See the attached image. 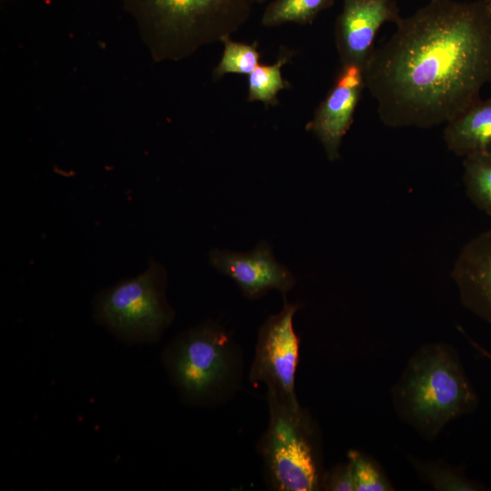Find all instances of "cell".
<instances>
[{"instance_id": "16", "label": "cell", "mask_w": 491, "mask_h": 491, "mask_svg": "<svg viewBox=\"0 0 491 491\" xmlns=\"http://www.w3.org/2000/svg\"><path fill=\"white\" fill-rule=\"evenodd\" d=\"M224 51L218 65L213 71V78L217 80L226 74L249 75L260 64L257 43L245 44L235 42L231 37L225 38Z\"/></svg>"}, {"instance_id": "6", "label": "cell", "mask_w": 491, "mask_h": 491, "mask_svg": "<svg viewBox=\"0 0 491 491\" xmlns=\"http://www.w3.org/2000/svg\"><path fill=\"white\" fill-rule=\"evenodd\" d=\"M402 394L408 415L423 428L434 432L476 403L460 365L438 346L411 365Z\"/></svg>"}, {"instance_id": "17", "label": "cell", "mask_w": 491, "mask_h": 491, "mask_svg": "<svg viewBox=\"0 0 491 491\" xmlns=\"http://www.w3.org/2000/svg\"><path fill=\"white\" fill-rule=\"evenodd\" d=\"M348 457L353 466L355 490L383 491L390 489L376 467L358 452L350 451Z\"/></svg>"}, {"instance_id": "7", "label": "cell", "mask_w": 491, "mask_h": 491, "mask_svg": "<svg viewBox=\"0 0 491 491\" xmlns=\"http://www.w3.org/2000/svg\"><path fill=\"white\" fill-rule=\"evenodd\" d=\"M284 296L283 308L268 316L261 325L249 371V379L263 383L267 393L296 403L295 380L298 362L299 339L294 330L293 318L299 308Z\"/></svg>"}, {"instance_id": "21", "label": "cell", "mask_w": 491, "mask_h": 491, "mask_svg": "<svg viewBox=\"0 0 491 491\" xmlns=\"http://www.w3.org/2000/svg\"><path fill=\"white\" fill-rule=\"evenodd\" d=\"M491 3V0H488Z\"/></svg>"}, {"instance_id": "19", "label": "cell", "mask_w": 491, "mask_h": 491, "mask_svg": "<svg viewBox=\"0 0 491 491\" xmlns=\"http://www.w3.org/2000/svg\"><path fill=\"white\" fill-rule=\"evenodd\" d=\"M472 346H474L483 356H485L486 358H488L491 361V353L480 346L479 345L476 344L475 342L471 341Z\"/></svg>"}, {"instance_id": "15", "label": "cell", "mask_w": 491, "mask_h": 491, "mask_svg": "<svg viewBox=\"0 0 491 491\" xmlns=\"http://www.w3.org/2000/svg\"><path fill=\"white\" fill-rule=\"evenodd\" d=\"M336 0H274L265 9L261 23L264 26H276L286 23L312 24L323 10Z\"/></svg>"}, {"instance_id": "5", "label": "cell", "mask_w": 491, "mask_h": 491, "mask_svg": "<svg viewBox=\"0 0 491 491\" xmlns=\"http://www.w3.org/2000/svg\"><path fill=\"white\" fill-rule=\"evenodd\" d=\"M269 421L258 442L266 482L277 491H312L319 474L312 427L298 402L266 394Z\"/></svg>"}, {"instance_id": "13", "label": "cell", "mask_w": 491, "mask_h": 491, "mask_svg": "<svg viewBox=\"0 0 491 491\" xmlns=\"http://www.w3.org/2000/svg\"><path fill=\"white\" fill-rule=\"evenodd\" d=\"M293 52L285 47L280 48L276 62L273 65L259 64L248 75L247 100L260 101L266 105L278 104L277 94L290 88V83L282 76V67L290 61Z\"/></svg>"}, {"instance_id": "8", "label": "cell", "mask_w": 491, "mask_h": 491, "mask_svg": "<svg viewBox=\"0 0 491 491\" xmlns=\"http://www.w3.org/2000/svg\"><path fill=\"white\" fill-rule=\"evenodd\" d=\"M208 259L215 270L231 277L248 299H258L270 290L286 296L296 284L291 270L277 261L265 240L248 252L212 249Z\"/></svg>"}, {"instance_id": "4", "label": "cell", "mask_w": 491, "mask_h": 491, "mask_svg": "<svg viewBox=\"0 0 491 491\" xmlns=\"http://www.w3.org/2000/svg\"><path fill=\"white\" fill-rule=\"evenodd\" d=\"M166 286L165 267L150 260L143 273L95 296L94 318L126 345L157 343L175 316L166 299Z\"/></svg>"}, {"instance_id": "3", "label": "cell", "mask_w": 491, "mask_h": 491, "mask_svg": "<svg viewBox=\"0 0 491 491\" xmlns=\"http://www.w3.org/2000/svg\"><path fill=\"white\" fill-rule=\"evenodd\" d=\"M163 367L185 405L214 407L239 390L242 350L218 323L205 320L175 336L163 349Z\"/></svg>"}, {"instance_id": "10", "label": "cell", "mask_w": 491, "mask_h": 491, "mask_svg": "<svg viewBox=\"0 0 491 491\" xmlns=\"http://www.w3.org/2000/svg\"><path fill=\"white\" fill-rule=\"evenodd\" d=\"M365 87L364 68L355 65H341L333 87L306 125L320 141L329 161L340 158L343 137L354 121Z\"/></svg>"}, {"instance_id": "2", "label": "cell", "mask_w": 491, "mask_h": 491, "mask_svg": "<svg viewBox=\"0 0 491 491\" xmlns=\"http://www.w3.org/2000/svg\"><path fill=\"white\" fill-rule=\"evenodd\" d=\"M157 62L180 61L223 41L249 18L248 0H120Z\"/></svg>"}, {"instance_id": "1", "label": "cell", "mask_w": 491, "mask_h": 491, "mask_svg": "<svg viewBox=\"0 0 491 491\" xmlns=\"http://www.w3.org/2000/svg\"><path fill=\"white\" fill-rule=\"evenodd\" d=\"M365 78L386 126L446 124L491 83V3L429 0L375 47Z\"/></svg>"}, {"instance_id": "9", "label": "cell", "mask_w": 491, "mask_h": 491, "mask_svg": "<svg viewBox=\"0 0 491 491\" xmlns=\"http://www.w3.org/2000/svg\"><path fill=\"white\" fill-rule=\"evenodd\" d=\"M401 18L396 0H343L335 27L341 65L365 69L380 27L386 22L396 25Z\"/></svg>"}, {"instance_id": "14", "label": "cell", "mask_w": 491, "mask_h": 491, "mask_svg": "<svg viewBox=\"0 0 491 491\" xmlns=\"http://www.w3.org/2000/svg\"><path fill=\"white\" fill-rule=\"evenodd\" d=\"M462 166L467 197L477 209L491 216V154L466 155Z\"/></svg>"}, {"instance_id": "12", "label": "cell", "mask_w": 491, "mask_h": 491, "mask_svg": "<svg viewBox=\"0 0 491 491\" xmlns=\"http://www.w3.org/2000/svg\"><path fill=\"white\" fill-rule=\"evenodd\" d=\"M443 138L447 149L460 157L491 154V97L480 98L447 122Z\"/></svg>"}, {"instance_id": "11", "label": "cell", "mask_w": 491, "mask_h": 491, "mask_svg": "<svg viewBox=\"0 0 491 491\" xmlns=\"http://www.w3.org/2000/svg\"><path fill=\"white\" fill-rule=\"evenodd\" d=\"M450 275L463 305L491 326V228L462 247Z\"/></svg>"}, {"instance_id": "20", "label": "cell", "mask_w": 491, "mask_h": 491, "mask_svg": "<svg viewBox=\"0 0 491 491\" xmlns=\"http://www.w3.org/2000/svg\"><path fill=\"white\" fill-rule=\"evenodd\" d=\"M248 1H249L251 4H252V3H258V4H261V3H263V2L266 1V0H248Z\"/></svg>"}, {"instance_id": "18", "label": "cell", "mask_w": 491, "mask_h": 491, "mask_svg": "<svg viewBox=\"0 0 491 491\" xmlns=\"http://www.w3.org/2000/svg\"><path fill=\"white\" fill-rule=\"evenodd\" d=\"M326 489L335 491L355 490V478L351 462L341 465L328 473L323 479Z\"/></svg>"}]
</instances>
